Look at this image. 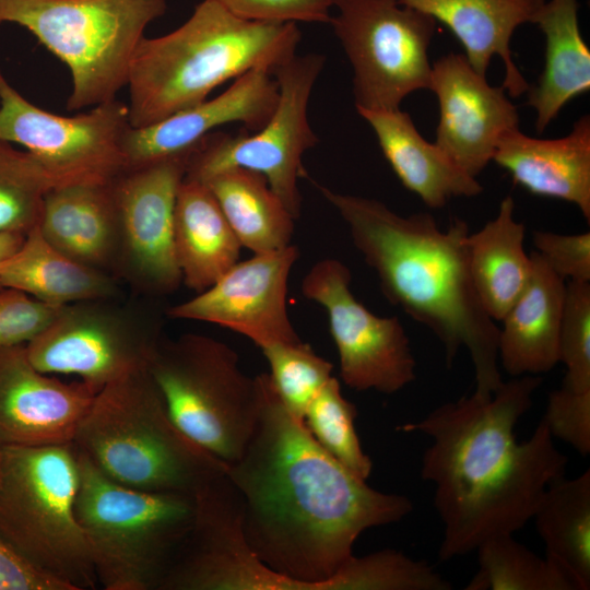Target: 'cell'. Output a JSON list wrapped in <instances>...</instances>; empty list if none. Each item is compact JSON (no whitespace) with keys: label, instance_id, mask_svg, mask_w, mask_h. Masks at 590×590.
Segmentation results:
<instances>
[{"label":"cell","instance_id":"cell-10","mask_svg":"<svg viewBox=\"0 0 590 590\" xmlns=\"http://www.w3.org/2000/svg\"><path fill=\"white\" fill-rule=\"evenodd\" d=\"M332 10L329 24L353 69L356 109H399L408 95L429 90L433 17L398 0H332Z\"/></svg>","mask_w":590,"mask_h":590},{"label":"cell","instance_id":"cell-31","mask_svg":"<svg viewBox=\"0 0 590 590\" xmlns=\"http://www.w3.org/2000/svg\"><path fill=\"white\" fill-rule=\"evenodd\" d=\"M475 552L477 570L464 590H576L552 560L533 553L514 534L493 536Z\"/></svg>","mask_w":590,"mask_h":590},{"label":"cell","instance_id":"cell-18","mask_svg":"<svg viewBox=\"0 0 590 590\" xmlns=\"http://www.w3.org/2000/svg\"><path fill=\"white\" fill-rule=\"evenodd\" d=\"M97 391L38 370L25 345L0 349V445L73 442Z\"/></svg>","mask_w":590,"mask_h":590},{"label":"cell","instance_id":"cell-13","mask_svg":"<svg viewBox=\"0 0 590 590\" xmlns=\"http://www.w3.org/2000/svg\"><path fill=\"white\" fill-rule=\"evenodd\" d=\"M351 271L333 258L317 261L302 280L303 296L327 311L342 381L357 391L393 394L416 378V362L398 317H380L351 291Z\"/></svg>","mask_w":590,"mask_h":590},{"label":"cell","instance_id":"cell-11","mask_svg":"<svg viewBox=\"0 0 590 590\" xmlns=\"http://www.w3.org/2000/svg\"><path fill=\"white\" fill-rule=\"evenodd\" d=\"M324 62L323 55L310 52L280 66L273 72L279 97L268 122L253 134L211 132L192 153L185 177L203 181L229 168L259 173L298 219V180L307 177L302 158L319 141L308 121V103Z\"/></svg>","mask_w":590,"mask_h":590},{"label":"cell","instance_id":"cell-7","mask_svg":"<svg viewBox=\"0 0 590 590\" xmlns=\"http://www.w3.org/2000/svg\"><path fill=\"white\" fill-rule=\"evenodd\" d=\"M76 451L75 514L97 582L105 590H158L192 527L194 496L123 486Z\"/></svg>","mask_w":590,"mask_h":590},{"label":"cell","instance_id":"cell-20","mask_svg":"<svg viewBox=\"0 0 590 590\" xmlns=\"http://www.w3.org/2000/svg\"><path fill=\"white\" fill-rule=\"evenodd\" d=\"M493 161L514 182L532 194L575 204L590 221V117L581 116L570 132L538 139L514 129L499 139Z\"/></svg>","mask_w":590,"mask_h":590},{"label":"cell","instance_id":"cell-27","mask_svg":"<svg viewBox=\"0 0 590 590\" xmlns=\"http://www.w3.org/2000/svg\"><path fill=\"white\" fill-rule=\"evenodd\" d=\"M0 286L21 291L54 307L109 299L116 294V284L108 274L58 250L37 225L0 266Z\"/></svg>","mask_w":590,"mask_h":590},{"label":"cell","instance_id":"cell-35","mask_svg":"<svg viewBox=\"0 0 590 590\" xmlns=\"http://www.w3.org/2000/svg\"><path fill=\"white\" fill-rule=\"evenodd\" d=\"M558 363L566 370L560 387L590 392V282L566 283Z\"/></svg>","mask_w":590,"mask_h":590},{"label":"cell","instance_id":"cell-33","mask_svg":"<svg viewBox=\"0 0 590 590\" xmlns=\"http://www.w3.org/2000/svg\"><path fill=\"white\" fill-rule=\"evenodd\" d=\"M52 187L34 155L0 140V232L27 234L37 225L45 194Z\"/></svg>","mask_w":590,"mask_h":590},{"label":"cell","instance_id":"cell-2","mask_svg":"<svg viewBox=\"0 0 590 590\" xmlns=\"http://www.w3.org/2000/svg\"><path fill=\"white\" fill-rule=\"evenodd\" d=\"M541 384L535 375L512 377L492 394L474 391L401 427L430 438L421 477L434 486L442 524L440 560L523 528L545 489L565 476L568 459L543 422L526 440L519 442L515 435Z\"/></svg>","mask_w":590,"mask_h":590},{"label":"cell","instance_id":"cell-21","mask_svg":"<svg viewBox=\"0 0 590 590\" xmlns=\"http://www.w3.org/2000/svg\"><path fill=\"white\" fill-rule=\"evenodd\" d=\"M448 27L464 48L472 68L486 76L494 56L502 58L505 78L502 86L511 97L529 90L512 60L510 40L515 31L531 23L545 0H398Z\"/></svg>","mask_w":590,"mask_h":590},{"label":"cell","instance_id":"cell-4","mask_svg":"<svg viewBox=\"0 0 590 590\" xmlns=\"http://www.w3.org/2000/svg\"><path fill=\"white\" fill-rule=\"evenodd\" d=\"M300 38L296 23L248 21L214 0L201 1L175 31L140 42L127 83L131 127L193 107L250 70L273 74L296 55Z\"/></svg>","mask_w":590,"mask_h":590},{"label":"cell","instance_id":"cell-8","mask_svg":"<svg viewBox=\"0 0 590 590\" xmlns=\"http://www.w3.org/2000/svg\"><path fill=\"white\" fill-rule=\"evenodd\" d=\"M166 0H0V25L26 28L70 70L76 110L116 99L146 26Z\"/></svg>","mask_w":590,"mask_h":590},{"label":"cell","instance_id":"cell-39","mask_svg":"<svg viewBox=\"0 0 590 590\" xmlns=\"http://www.w3.org/2000/svg\"><path fill=\"white\" fill-rule=\"evenodd\" d=\"M534 250L566 282H590V232L558 234L536 231Z\"/></svg>","mask_w":590,"mask_h":590},{"label":"cell","instance_id":"cell-5","mask_svg":"<svg viewBox=\"0 0 590 590\" xmlns=\"http://www.w3.org/2000/svg\"><path fill=\"white\" fill-rule=\"evenodd\" d=\"M73 445L113 481L144 492L194 496L227 470L177 427L148 365L95 393Z\"/></svg>","mask_w":590,"mask_h":590},{"label":"cell","instance_id":"cell-15","mask_svg":"<svg viewBox=\"0 0 590 590\" xmlns=\"http://www.w3.org/2000/svg\"><path fill=\"white\" fill-rule=\"evenodd\" d=\"M299 257L297 246L253 253L238 261L192 298L169 307L174 319L214 323L240 333L260 350L302 341L287 309L288 279Z\"/></svg>","mask_w":590,"mask_h":590},{"label":"cell","instance_id":"cell-3","mask_svg":"<svg viewBox=\"0 0 590 590\" xmlns=\"http://www.w3.org/2000/svg\"><path fill=\"white\" fill-rule=\"evenodd\" d=\"M310 181L345 222L353 245L375 271L388 302L438 338L448 367L464 347L474 369V391L492 394L504 381L499 328L472 283L467 222L453 219L444 231L429 213L403 216L379 200Z\"/></svg>","mask_w":590,"mask_h":590},{"label":"cell","instance_id":"cell-16","mask_svg":"<svg viewBox=\"0 0 590 590\" xmlns=\"http://www.w3.org/2000/svg\"><path fill=\"white\" fill-rule=\"evenodd\" d=\"M193 152L127 169L114 181L127 262L143 287L155 294L170 293L182 282L174 247V211Z\"/></svg>","mask_w":590,"mask_h":590},{"label":"cell","instance_id":"cell-34","mask_svg":"<svg viewBox=\"0 0 590 590\" xmlns=\"http://www.w3.org/2000/svg\"><path fill=\"white\" fill-rule=\"evenodd\" d=\"M261 351L275 394L291 415L304 422L308 405L333 376L332 364L303 341L276 343Z\"/></svg>","mask_w":590,"mask_h":590},{"label":"cell","instance_id":"cell-40","mask_svg":"<svg viewBox=\"0 0 590 590\" xmlns=\"http://www.w3.org/2000/svg\"><path fill=\"white\" fill-rule=\"evenodd\" d=\"M0 590H61L20 560L0 540Z\"/></svg>","mask_w":590,"mask_h":590},{"label":"cell","instance_id":"cell-37","mask_svg":"<svg viewBox=\"0 0 590 590\" xmlns=\"http://www.w3.org/2000/svg\"><path fill=\"white\" fill-rule=\"evenodd\" d=\"M61 307L14 290H0V349L25 345L42 332Z\"/></svg>","mask_w":590,"mask_h":590},{"label":"cell","instance_id":"cell-25","mask_svg":"<svg viewBox=\"0 0 590 590\" xmlns=\"http://www.w3.org/2000/svg\"><path fill=\"white\" fill-rule=\"evenodd\" d=\"M174 247L182 283L200 293L239 261L241 245L205 184L185 177L174 211Z\"/></svg>","mask_w":590,"mask_h":590},{"label":"cell","instance_id":"cell-6","mask_svg":"<svg viewBox=\"0 0 590 590\" xmlns=\"http://www.w3.org/2000/svg\"><path fill=\"white\" fill-rule=\"evenodd\" d=\"M78 486L73 442L0 445V540L62 590L94 589L98 583L75 514Z\"/></svg>","mask_w":590,"mask_h":590},{"label":"cell","instance_id":"cell-29","mask_svg":"<svg viewBox=\"0 0 590 590\" xmlns=\"http://www.w3.org/2000/svg\"><path fill=\"white\" fill-rule=\"evenodd\" d=\"M216 199L241 247L267 253L292 244L295 219L267 179L245 168H229L201 181Z\"/></svg>","mask_w":590,"mask_h":590},{"label":"cell","instance_id":"cell-32","mask_svg":"<svg viewBox=\"0 0 590 590\" xmlns=\"http://www.w3.org/2000/svg\"><path fill=\"white\" fill-rule=\"evenodd\" d=\"M356 406L341 392L332 376L308 405L304 423L316 442L357 477L367 481L373 462L362 448L355 429Z\"/></svg>","mask_w":590,"mask_h":590},{"label":"cell","instance_id":"cell-24","mask_svg":"<svg viewBox=\"0 0 590 590\" xmlns=\"http://www.w3.org/2000/svg\"><path fill=\"white\" fill-rule=\"evenodd\" d=\"M356 110L373 129L403 187L428 208L441 209L452 198H471L483 191L475 177L460 168L435 142L423 138L406 111Z\"/></svg>","mask_w":590,"mask_h":590},{"label":"cell","instance_id":"cell-26","mask_svg":"<svg viewBox=\"0 0 590 590\" xmlns=\"http://www.w3.org/2000/svg\"><path fill=\"white\" fill-rule=\"evenodd\" d=\"M577 0H545L531 23L545 36V61L527 104L542 133L563 107L590 90V50L581 35Z\"/></svg>","mask_w":590,"mask_h":590},{"label":"cell","instance_id":"cell-17","mask_svg":"<svg viewBox=\"0 0 590 590\" xmlns=\"http://www.w3.org/2000/svg\"><path fill=\"white\" fill-rule=\"evenodd\" d=\"M429 90L439 121L435 143L465 173L477 177L502 135L519 128V114L503 86H492L464 55L449 52L432 64Z\"/></svg>","mask_w":590,"mask_h":590},{"label":"cell","instance_id":"cell-28","mask_svg":"<svg viewBox=\"0 0 590 590\" xmlns=\"http://www.w3.org/2000/svg\"><path fill=\"white\" fill-rule=\"evenodd\" d=\"M526 226L515 219V202L506 196L496 216L468 236L469 271L486 314L502 321L524 290L532 269L524 250Z\"/></svg>","mask_w":590,"mask_h":590},{"label":"cell","instance_id":"cell-22","mask_svg":"<svg viewBox=\"0 0 590 590\" xmlns=\"http://www.w3.org/2000/svg\"><path fill=\"white\" fill-rule=\"evenodd\" d=\"M529 281L502 319L498 361L511 377L547 373L558 364L566 281L533 250Z\"/></svg>","mask_w":590,"mask_h":590},{"label":"cell","instance_id":"cell-9","mask_svg":"<svg viewBox=\"0 0 590 590\" xmlns=\"http://www.w3.org/2000/svg\"><path fill=\"white\" fill-rule=\"evenodd\" d=\"M148 367L177 427L227 465L238 460L260 413V374L246 375L234 349L197 333L162 337Z\"/></svg>","mask_w":590,"mask_h":590},{"label":"cell","instance_id":"cell-36","mask_svg":"<svg viewBox=\"0 0 590 590\" xmlns=\"http://www.w3.org/2000/svg\"><path fill=\"white\" fill-rule=\"evenodd\" d=\"M541 422L554 439L570 445L581 456L590 453V392L563 387L553 390Z\"/></svg>","mask_w":590,"mask_h":590},{"label":"cell","instance_id":"cell-30","mask_svg":"<svg viewBox=\"0 0 590 590\" xmlns=\"http://www.w3.org/2000/svg\"><path fill=\"white\" fill-rule=\"evenodd\" d=\"M545 544V557L576 590L590 589V469L573 479L553 482L532 520Z\"/></svg>","mask_w":590,"mask_h":590},{"label":"cell","instance_id":"cell-41","mask_svg":"<svg viewBox=\"0 0 590 590\" xmlns=\"http://www.w3.org/2000/svg\"><path fill=\"white\" fill-rule=\"evenodd\" d=\"M25 235L20 233L0 232V266L19 249Z\"/></svg>","mask_w":590,"mask_h":590},{"label":"cell","instance_id":"cell-19","mask_svg":"<svg viewBox=\"0 0 590 590\" xmlns=\"http://www.w3.org/2000/svg\"><path fill=\"white\" fill-rule=\"evenodd\" d=\"M279 97L273 74L250 70L216 97L155 123L130 128L123 139L127 169L193 152L214 129L239 122L258 131L271 117Z\"/></svg>","mask_w":590,"mask_h":590},{"label":"cell","instance_id":"cell-14","mask_svg":"<svg viewBox=\"0 0 590 590\" xmlns=\"http://www.w3.org/2000/svg\"><path fill=\"white\" fill-rule=\"evenodd\" d=\"M107 299L61 307L49 324L25 344L31 363L46 374L75 375L98 391L144 367L162 339L157 319L138 320L105 305Z\"/></svg>","mask_w":590,"mask_h":590},{"label":"cell","instance_id":"cell-38","mask_svg":"<svg viewBox=\"0 0 590 590\" xmlns=\"http://www.w3.org/2000/svg\"><path fill=\"white\" fill-rule=\"evenodd\" d=\"M232 14L268 23H323L332 16V0H214Z\"/></svg>","mask_w":590,"mask_h":590},{"label":"cell","instance_id":"cell-12","mask_svg":"<svg viewBox=\"0 0 590 590\" xmlns=\"http://www.w3.org/2000/svg\"><path fill=\"white\" fill-rule=\"evenodd\" d=\"M128 104L117 98L72 117L23 97L0 73V140L23 145L56 186L109 184L127 170Z\"/></svg>","mask_w":590,"mask_h":590},{"label":"cell","instance_id":"cell-1","mask_svg":"<svg viewBox=\"0 0 590 590\" xmlns=\"http://www.w3.org/2000/svg\"><path fill=\"white\" fill-rule=\"evenodd\" d=\"M253 433L226 474L256 556L295 590H346L342 567L366 530L413 510L405 495L370 487L328 455L291 415L267 373Z\"/></svg>","mask_w":590,"mask_h":590},{"label":"cell","instance_id":"cell-23","mask_svg":"<svg viewBox=\"0 0 590 590\" xmlns=\"http://www.w3.org/2000/svg\"><path fill=\"white\" fill-rule=\"evenodd\" d=\"M37 226L58 250L104 271L121 248L114 181L52 187L45 194Z\"/></svg>","mask_w":590,"mask_h":590}]
</instances>
